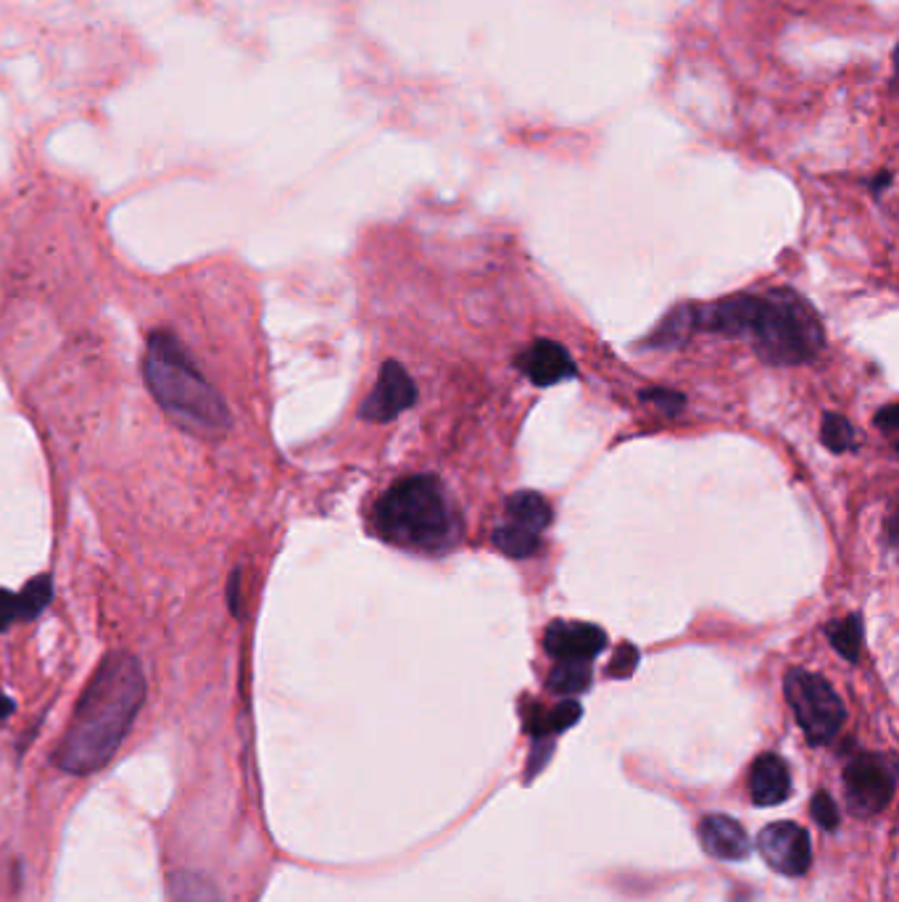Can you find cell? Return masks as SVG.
I'll return each instance as SVG.
<instances>
[{
	"label": "cell",
	"instance_id": "cell-1",
	"mask_svg": "<svg viewBox=\"0 0 899 902\" xmlns=\"http://www.w3.org/2000/svg\"><path fill=\"white\" fill-rule=\"evenodd\" d=\"M146 673L137 657L111 651L82 688L56 763L72 776L96 773L117 755L146 702Z\"/></svg>",
	"mask_w": 899,
	"mask_h": 902
},
{
	"label": "cell",
	"instance_id": "cell-2",
	"mask_svg": "<svg viewBox=\"0 0 899 902\" xmlns=\"http://www.w3.org/2000/svg\"><path fill=\"white\" fill-rule=\"evenodd\" d=\"M143 378L150 397L178 428L201 438H217L230 430L228 401L204 378L180 338L169 330L150 333Z\"/></svg>",
	"mask_w": 899,
	"mask_h": 902
},
{
	"label": "cell",
	"instance_id": "cell-3",
	"mask_svg": "<svg viewBox=\"0 0 899 902\" xmlns=\"http://www.w3.org/2000/svg\"><path fill=\"white\" fill-rule=\"evenodd\" d=\"M375 528L399 547L441 551L457 541L459 525L444 486L430 475H417L382 493L375 504Z\"/></svg>",
	"mask_w": 899,
	"mask_h": 902
},
{
	"label": "cell",
	"instance_id": "cell-4",
	"mask_svg": "<svg viewBox=\"0 0 899 902\" xmlns=\"http://www.w3.org/2000/svg\"><path fill=\"white\" fill-rule=\"evenodd\" d=\"M746 338H752L757 354L770 365H802L821 351L823 328L807 301L778 288L754 301Z\"/></svg>",
	"mask_w": 899,
	"mask_h": 902
},
{
	"label": "cell",
	"instance_id": "cell-5",
	"mask_svg": "<svg viewBox=\"0 0 899 902\" xmlns=\"http://www.w3.org/2000/svg\"><path fill=\"white\" fill-rule=\"evenodd\" d=\"M786 699H789L791 710H794L797 723L813 744H828L839 734L845 726L847 710L845 702L834 692L823 675L810 673V670L794 668L786 673L783 681Z\"/></svg>",
	"mask_w": 899,
	"mask_h": 902
},
{
	"label": "cell",
	"instance_id": "cell-6",
	"mask_svg": "<svg viewBox=\"0 0 899 902\" xmlns=\"http://www.w3.org/2000/svg\"><path fill=\"white\" fill-rule=\"evenodd\" d=\"M549 523L551 507L540 493H512L505 504V523L494 531V544L512 560H527L538 551Z\"/></svg>",
	"mask_w": 899,
	"mask_h": 902
},
{
	"label": "cell",
	"instance_id": "cell-7",
	"mask_svg": "<svg viewBox=\"0 0 899 902\" xmlns=\"http://www.w3.org/2000/svg\"><path fill=\"white\" fill-rule=\"evenodd\" d=\"M897 770L878 755H860L845 770L847 802L854 816H876L895 797Z\"/></svg>",
	"mask_w": 899,
	"mask_h": 902
},
{
	"label": "cell",
	"instance_id": "cell-8",
	"mask_svg": "<svg viewBox=\"0 0 899 902\" xmlns=\"http://www.w3.org/2000/svg\"><path fill=\"white\" fill-rule=\"evenodd\" d=\"M757 850L773 870L783 876H802L813 863V844L802 826L781 824L765 826L757 837Z\"/></svg>",
	"mask_w": 899,
	"mask_h": 902
},
{
	"label": "cell",
	"instance_id": "cell-9",
	"mask_svg": "<svg viewBox=\"0 0 899 902\" xmlns=\"http://www.w3.org/2000/svg\"><path fill=\"white\" fill-rule=\"evenodd\" d=\"M417 401V386L399 362H386L380 378L367 399L362 401L360 415L369 423H391Z\"/></svg>",
	"mask_w": 899,
	"mask_h": 902
},
{
	"label": "cell",
	"instance_id": "cell-10",
	"mask_svg": "<svg viewBox=\"0 0 899 902\" xmlns=\"http://www.w3.org/2000/svg\"><path fill=\"white\" fill-rule=\"evenodd\" d=\"M544 647L559 662H588L607 647V634L599 625L555 620L544 634Z\"/></svg>",
	"mask_w": 899,
	"mask_h": 902
},
{
	"label": "cell",
	"instance_id": "cell-11",
	"mask_svg": "<svg viewBox=\"0 0 899 902\" xmlns=\"http://www.w3.org/2000/svg\"><path fill=\"white\" fill-rule=\"evenodd\" d=\"M518 367L540 388L555 386L559 380H568L575 375V365H572L568 349L555 341L533 343L531 349H525L518 356Z\"/></svg>",
	"mask_w": 899,
	"mask_h": 902
},
{
	"label": "cell",
	"instance_id": "cell-12",
	"mask_svg": "<svg viewBox=\"0 0 899 902\" xmlns=\"http://www.w3.org/2000/svg\"><path fill=\"white\" fill-rule=\"evenodd\" d=\"M700 839L707 855L718 861H744L752 852V839L744 826L728 816H707L700 824Z\"/></svg>",
	"mask_w": 899,
	"mask_h": 902
},
{
	"label": "cell",
	"instance_id": "cell-13",
	"mask_svg": "<svg viewBox=\"0 0 899 902\" xmlns=\"http://www.w3.org/2000/svg\"><path fill=\"white\" fill-rule=\"evenodd\" d=\"M53 597V581L50 575H37L22 592H5L0 588V631L11 629L19 620H33L40 615Z\"/></svg>",
	"mask_w": 899,
	"mask_h": 902
},
{
	"label": "cell",
	"instance_id": "cell-14",
	"mask_svg": "<svg viewBox=\"0 0 899 902\" xmlns=\"http://www.w3.org/2000/svg\"><path fill=\"white\" fill-rule=\"evenodd\" d=\"M750 794L754 805H778L791 794L789 766L778 755H760L750 770Z\"/></svg>",
	"mask_w": 899,
	"mask_h": 902
},
{
	"label": "cell",
	"instance_id": "cell-15",
	"mask_svg": "<svg viewBox=\"0 0 899 902\" xmlns=\"http://www.w3.org/2000/svg\"><path fill=\"white\" fill-rule=\"evenodd\" d=\"M169 900L172 902H224L214 881L196 870H174L169 876Z\"/></svg>",
	"mask_w": 899,
	"mask_h": 902
},
{
	"label": "cell",
	"instance_id": "cell-16",
	"mask_svg": "<svg viewBox=\"0 0 899 902\" xmlns=\"http://www.w3.org/2000/svg\"><path fill=\"white\" fill-rule=\"evenodd\" d=\"M581 718V705L578 702H559L551 710H538L536 716L527 718V729L536 736H549V734H562L570 726L578 723Z\"/></svg>",
	"mask_w": 899,
	"mask_h": 902
},
{
	"label": "cell",
	"instance_id": "cell-17",
	"mask_svg": "<svg viewBox=\"0 0 899 902\" xmlns=\"http://www.w3.org/2000/svg\"><path fill=\"white\" fill-rule=\"evenodd\" d=\"M828 638H831L834 649L839 651L845 660L858 662L860 649H863V620L860 615H847L845 620H834L826 629Z\"/></svg>",
	"mask_w": 899,
	"mask_h": 902
},
{
	"label": "cell",
	"instance_id": "cell-18",
	"mask_svg": "<svg viewBox=\"0 0 899 902\" xmlns=\"http://www.w3.org/2000/svg\"><path fill=\"white\" fill-rule=\"evenodd\" d=\"M591 686L588 662H557L549 673V688L555 694H581Z\"/></svg>",
	"mask_w": 899,
	"mask_h": 902
},
{
	"label": "cell",
	"instance_id": "cell-19",
	"mask_svg": "<svg viewBox=\"0 0 899 902\" xmlns=\"http://www.w3.org/2000/svg\"><path fill=\"white\" fill-rule=\"evenodd\" d=\"M823 443L834 451V454H845V451L854 449V430L850 419L841 415H826L823 419Z\"/></svg>",
	"mask_w": 899,
	"mask_h": 902
},
{
	"label": "cell",
	"instance_id": "cell-20",
	"mask_svg": "<svg viewBox=\"0 0 899 902\" xmlns=\"http://www.w3.org/2000/svg\"><path fill=\"white\" fill-rule=\"evenodd\" d=\"M810 810H813L815 820L826 831H834L839 826V810H836V802L828 792H817L813 802H810Z\"/></svg>",
	"mask_w": 899,
	"mask_h": 902
},
{
	"label": "cell",
	"instance_id": "cell-21",
	"mask_svg": "<svg viewBox=\"0 0 899 902\" xmlns=\"http://www.w3.org/2000/svg\"><path fill=\"white\" fill-rule=\"evenodd\" d=\"M636 662H639V649L633 647V644H622V647L615 651L607 673L612 675V679H625V675H631L633 670H636Z\"/></svg>",
	"mask_w": 899,
	"mask_h": 902
},
{
	"label": "cell",
	"instance_id": "cell-22",
	"mask_svg": "<svg viewBox=\"0 0 899 902\" xmlns=\"http://www.w3.org/2000/svg\"><path fill=\"white\" fill-rule=\"evenodd\" d=\"M646 401H657L659 406H663L665 412H678L683 404V397L681 393H672V391H665V388H659V391H649L644 393Z\"/></svg>",
	"mask_w": 899,
	"mask_h": 902
},
{
	"label": "cell",
	"instance_id": "cell-23",
	"mask_svg": "<svg viewBox=\"0 0 899 902\" xmlns=\"http://www.w3.org/2000/svg\"><path fill=\"white\" fill-rule=\"evenodd\" d=\"M876 425L884 430V434L895 436V430H897V406L895 404L884 406V410L876 415Z\"/></svg>",
	"mask_w": 899,
	"mask_h": 902
},
{
	"label": "cell",
	"instance_id": "cell-24",
	"mask_svg": "<svg viewBox=\"0 0 899 902\" xmlns=\"http://www.w3.org/2000/svg\"><path fill=\"white\" fill-rule=\"evenodd\" d=\"M11 712H14V702H11L3 692H0V718H9Z\"/></svg>",
	"mask_w": 899,
	"mask_h": 902
}]
</instances>
